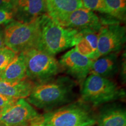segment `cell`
I'll return each instance as SVG.
<instances>
[{
  "mask_svg": "<svg viewBox=\"0 0 126 126\" xmlns=\"http://www.w3.org/2000/svg\"><path fill=\"white\" fill-rule=\"evenodd\" d=\"M125 97V92L110 79L90 74L82 84V102L97 106Z\"/></svg>",
  "mask_w": 126,
  "mask_h": 126,
  "instance_id": "cell-4",
  "label": "cell"
},
{
  "mask_svg": "<svg viewBox=\"0 0 126 126\" xmlns=\"http://www.w3.org/2000/svg\"><path fill=\"white\" fill-rule=\"evenodd\" d=\"M35 85L28 78L15 82L0 79V94L15 99L27 98Z\"/></svg>",
  "mask_w": 126,
  "mask_h": 126,
  "instance_id": "cell-14",
  "label": "cell"
},
{
  "mask_svg": "<svg viewBox=\"0 0 126 126\" xmlns=\"http://www.w3.org/2000/svg\"><path fill=\"white\" fill-rule=\"evenodd\" d=\"M14 20L12 11L0 9V26L7 25Z\"/></svg>",
  "mask_w": 126,
  "mask_h": 126,
  "instance_id": "cell-21",
  "label": "cell"
},
{
  "mask_svg": "<svg viewBox=\"0 0 126 126\" xmlns=\"http://www.w3.org/2000/svg\"><path fill=\"white\" fill-rule=\"evenodd\" d=\"M47 14L56 22L83 8L81 0H45Z\"/></svg>",
  "mask_w": 126,
  "mask_h": 126,
  "instance_id": "cell-13",
  "label": "cell"
},
{
  "mask_svg": "<svg viewBox=\"0 0 126 126\" xmlns=\"http://www.w3.org/2000/svg\"><path fill=\"white\" fill-rule=\"evenodd\" d=\"M74 82L61 77L46 82L37 83L27 98L32 106L41 109H50L70 102L74 94Z\"/></svg>",
  "mask_w": 126,
  "mask_h": 126,
  "instance_id": "cell-1",
  "label": "cell"
},
{
  "mask_svg": "<svg viewBox=\"0 0 126 126\" xmlns=\"http://www.w3.org/2000/svg\"><path fill=\"white\" fill-rule=\"evenodd\" d=\"M110 15L122 21L126 18V0H105Z\"/></svg>",
  "mask_w": 126,
  "mask_h": 126,
  "instance_id": "cell-18",
  "label": "cell"
},
{
  "mask_svg": "<svg viewBox=\"0 0 126 126\" xmlns=\"http://www.w3.org/2000/svg\"><path fill=\"white\" fill-rule=\"evenodd\" d=\"M14 20L30 23L47 14L45 0H12Z\"/></svg>",
  "mask_w": 126,
  "mask_h": 126,
  "instance_id": "cell-11",
  "label": "cell"
},
{
  "mask_svg": "<svg viewBox=\"0 0 126 126\" xmlns=\"http://www.w3.org/2000/svg\"><path fill=\"white\" fill-rule=\"evenodd\" d=\"M99 32L80 33L74 48L79 53L94 60L97 57Z\"/></svg>",
  "mask_w": 126,
  "mask_h": 126,
  "instance_id": "cell-15",
  "label": "cell"
},
{
  "mask_svg": "<svg viewBox=\"0 0 126 126\" xmlns=\"http://www.w3.org/2000/svg\"><path fill=\"white\" fill-rule=\"evenodd\" d=\"M12 0H0V9L12 11Z\"/></svg>",
  "mask_w": 126,
  "mask_h": 126,
  "instance_id": "cell-23",
  "label": "cell"
},
{
  "mask_svg": "<svg viewBox=\"0 0 126 126\" xmlns=\"http://www.w3.org/2000/svg\"><path fill=\"white\" fill-rule=\"evenodd\" d=\"M96 120L83 102H77L47 112L31 126H92Z\"/></svg>",
  "mask_w": 126,
  "mask_h": 126,
  "instance_id": "cell-3",
  "label": "cell"
},
{
  "mask_svg": "<svg viewBox=\"0 0 126 126\" xmlns=\"http://www.w3.org/2000/svg\"><path fill=\"white\" fill-rule=\"evenodd\" d=\"M80 33L57 23L47 14L42 16L40 32L36 49L54 56L74 47Z\"/></svg>",
  "mask_w": 126,
  "mask_h": 126,
  "instance_id": "cell-2",
  "label": "cell"
},
{
  "mask_svg": "<svg viewBox=\"0 0 126 126\" xmlns=\"http://www.w3.org/2000/svg\"><path fill=\"white\" fill-rule=\"evenodd\" d=\"M22 54L24 57L27 78L36 84L53 79L61 70L54 56L45 52L31 48Z\"/></svg>",
  "mask_w": 126,
  "mask_h": 126,
  "instance_id": "cell-6",
  "label": "cell"
},
{
  "mask_svg": "<svg viewBox=\"0 0 126 126\" xmlns=\"http://www.w3.org/2000/svg\"><path fill=\"white\" fill-rule=\"evenodd\" d=\"M81 2L84 8L94 12H99L110 15L105 0H81Z\"/></svg>",
  "mask_w": 126,
  "mask_h": 126,
  "instance_id": "cell-19",
  "label": "cell"
},
{
  "mask_svg": "<svg viewBox=\"0 0 126 126\" xmlns=\"http://www.w3.org/2000/svg\"><path fill=\"white\" fill-rule=\"evenodd\" d=\"M18 54L5 47L0 49V74Z\"/></svg>",
  "mask_w": 126,
  "mask_h": 126,
  "instance_id": "cell-20",
  "label": "cell"
},
{
  "mask_svg": "<svg viewBox=\"0 0 126 126\" xmlns=\"http://www.w3.org/2000/svg\"><path fill=\"white\" fill-rule=\"evenodd\" d=\"M126 27L120 23H103L98 35L97 57L119 53L126 43Z\"/></svg>",
  "mask_w": 126,
  "mask_h": 126,
  "instance_id": "cell-8",
  "label": "cell"
},
{
  "mask_svg": "<svg viewBox=\"0 0 126 126\" xmlns=\"http://www.w3.org/2000/svg\"><path fill=\"white\" fill-rule=\"evenodd\" d=\"M1 110H0V112H1Z\"/></svg>",
  "mask_w": 126,
  "mask_h": 126,
  "instance_id": "cell-25",
  "label": "cell"
},
{
  "mask_svg": "<svg viewBox=\"0 0 126 126\" xmlns=\"http://www.w3.org/2000/svg\"><path fill=\"white\" fill-rule=\"evenodd\" d=\"M40 115L25 99H19L0 112V126H31Z\"/></svg>",
  "mask_w": 126,
  "mask_h": 126,
  "instance_id": "cell-7",
  "label": "cell"
},
{
  "mask_svg": "<svg viewBox=\"0 0 126 126\" xmlns=\"http://www.w3.org/2000/svg\"></svg>",
  "mask_w": 126,
  "mask_h": 126,
  "instance_id": "cell-26",
  "label": "cell"
},
{
  "mask_svg": "<svg viewBox=\"0 0 126 126\" xmlns=\"http://www.w3.org/2000/svg\"><path fill=\"white\" fill-rule=\"evenodd\" d=\"M5 44L4 41V29L0 26V49L5 47Z\"/></svg>",
  "mask_w": 126,
  "mask_h": 126,
  "instance_id": "cell-24",
  "label": "cell"
},
{
  "mask_svg": "<svg viewBox=\"0 0 126 126\" xmlns=\"http://www.w3.org/2000/svg\"><path fill=\"white\" fill-rule=\"evenodd\" d=\"M42 16L30 23L14 20L6 25L4 29L5 46L16 54L36 48L40 35Z\"/></svg>",
  "mask_w": 126,
  "mask_h": 126,
  "instance_id": "cell-5",
  "label": "cell"
},
{
  "mask_svg": "<svg viewBox=\"0 0 126 126\" xmlns=\"http://www.w3.org/2000/svg\"><path fill=\"white\" fill-rule=\"evenodd\" d=\"M26 78H27L26 65L22 53L17 54L0 74V79L5 81L15 82Z\"/></svg>",
  "mask_w": 126,
  "mask_h": 126,
  "instance_id": "cell-16",
  "label": "cell"
},
{
  "mask_svg": "<svg viewBox=\"0 0 126 126\" xmlns=\"http://www.w3.org/2000/svg\"><path fill=\"white\" fill-rule=\"evenodd\" d=\"M118 53H110L94 60L91 67L90 74L108 79L116 75L120 70V65Z\"/></svg>",
  "mask_w": 126,
  "mask_h": 126,
  "instance_id": "cell-12",
  "label": "cell"
},
{
  "mask_svg": "<svg viewBox=\"0 0 126 126\" xmlns=\"http://www.w3.org/2000/svg\"><path fill=\"white\" fill-rule=\"evenodd\" d=\"M56 23L64 28L75 30L79 33L99 32L103 24L94 12L84 8L77 9Z\"/></svg>",
  "mask_w": 126,
  "mask_h": 126,
  "instance_id": "cell-9",
  "label": "cell"
},
{
  "mask_svg": "<svg viewBox=\"0 0 126 126\" xmlns=\"http://www.w3.org/2000/svg\"><path fill=\"white\" fill-rule=\"evenodd\" d=\"M18 99L11 98L0 94V110L4 109V108L12 105Z\"/></svg>",
  "mask_w": 126,
  "mask_h": 126,
  "instance_id": "cell-22",
  "label": "cell"
},
{
  "mask_svg": "<svg viewBox=\"0 0 126 126\" xmlns=\"http://www.w3.org/2000/svg\"></svg>",
  "mask_w": 126,
  "mask_h": 126,
  "instance_id": "cell-27",
  "label": "cell"
},
{
  "mask_svg": "<svg viewBox=\"0 0 126 126\" xmlns=\"http://www.w3.org/2000/svg\"><path fill=\"white\" fill-rule=\"evenodd\" d=\"M96 122L99 126H126V110L119 106H110L100 113Z\"/></svg>",
  "mask_w": 126,
  "mask_h": 126,
  "instance_id": "cell-17",
  "label": "cell"
},
{
  "mask_svg": "<svg viewBox=\"0 0 126 126\" xmlns=\"http://www.w3.org/2000/svg\"><path fill=\"white\" fill-rule=\"evenodd\" d=\"M93 62V60L79 53L74 48L66 52L59 61L61 68L81 84L90 74Z\"/></svg>",
  "mask_w": 126,
  "mask_h": 126,
  "instance_id": "cell-10",
  "label": "cell"
}]
</instances>
